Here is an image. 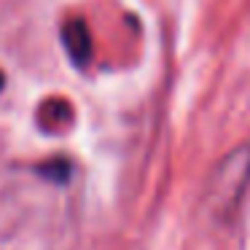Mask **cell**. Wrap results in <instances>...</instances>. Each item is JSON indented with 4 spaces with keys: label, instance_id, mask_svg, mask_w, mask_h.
<instances>
[]
</instances>
